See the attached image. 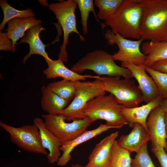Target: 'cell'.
Segmentation results:
<instances>
[{"instance_id":"6da1fadb","label":"cell","mask_w":167,"mask_h":167,"mask_svg":"<svg viewBox=\"0 0 167 167\" xmlns=\"http://www.w3.org/2000/svg\"><path fill=\"white\" fill-rule=\"evenodd\" d=\"M142 14V38L153 43L167 41V0H136Z\"/></svg>"},{"instance_id":"7a4b0ae2","label":"cell","mask_w":167,"mask_h":167,"mask_svg":"<svg viewBox=\"0 0 167 167\" xmlns=\"http://www.w3.org/2000/svg\"><path fill=\"white\" fill-rule=\"evenodd\" d=\"M142 14L141 6L136 0H122L115 13L105 21L111 32L126 38H142L140 25Z\"/></svg>"},{"instance_id":"3957f363","label":"cell","mask_w":167,"mask_h":167,"mask_svg":"<svg viewBox=\"0 0 167 167\" xmlns=\"http://www.w3.org/2000/svg\"><path fill=\"white\" fill-rule=\"evenodd\" d=\"M70 69L79 74L89 70L99 75L122 76L130 79L133 78L128 69L117 65L112 58V55L101 50H96L88 53L77 61Z\"/></svg>"},{"instance_id":"277c9868","label":"cell","mask_w":167,"mask_h":167,"mask_svg":"<svg viewBox=\"0 0 167 167\" xmlns=\"http://www.w3.org/2000/svg\"><path fill=\"white\" fill-rule=\"evenodd\" d=\"M123 107L112 94H104L89 101L83 113L84 118H88L92 123L98 120H104L108 125L123 127L129 124L122 113Z\"/></svg>"},{"instance_id":"5b68a950","label":"cell","mask_w":167,"mask_h":167,"mask_svg":"<svg viewBox=\"0 0 167 167\" xmlns=\"http://www.w3.org/2000/svg\"><path fill=\"white\" fill-rule=\"evenodd\" d=\"M75 97L71 103L58 114L68 121L84 118L83 110L88 102L99 95L105 94L101 77L92 81L75 82Z\"/></svg>"},{"instance_id":"8992f818","label":"cell","mask_w":167,"mask_h":167,"mask_svg":"<svg viewBox=\"0 0 167 167\" xmlns=\"http://www.w3.org/2000/svg\"><path fill=\"white\" fill-rule=\"evenodd\" d=\"M77 6L75 0L61 1L48 6L49 9L56 16L63 32V43L60 46V51L58 54V58L63 62L68 61V55L66 48L69 43V36L71 33L74 32L77 34L81 41L85 40L77 28L75 11Z\"/></svg>"},{"instance_id":"52a82bcc","label":"cell","mask_w":167,"mask_h":167,"mask_svg":"<svg viewBox=\"0 0 167 167\" xmlns=\"http://www.w3.org/2000/svg\"><path fill=\"white\" fill-rule=\"evenodd\" d=\"M101 79L105 91L112 94L123 107H137L143 101L142 92L134 80L109 76L101 77Z\"/></svg>"},{"instance_id":"ba28073f","label":"cell","mask_w":167,"mask_h":167,"mask_svg":"<svg viewBox=\"0 0 167 167\" xmlns=\"http://www.w3.org/2000/svg\"><path fill=\"white\" fill-rule=\"evenodd\" d=\"M0 126L9 133L11 142L23 151L48 155L42 145L40 130L35 124L15 127L0 121Z\"/></svg>"},{"instance_id":"9c48e42d","label":"cell","mask_w":167,"mask_h":167,"mask_svg":"<svg viewBox=\"0 0 167 167\" xmlns=\"http://www.w3.org/2000/svg\"><path fill=\"white\" fill-rule=\"evenodd\" d=\"M42 117L46 127L59 139L62 145L79 136L92 123L88 117L67 123L64 117L60 115L43 114Z\"/></svg>"},{"instance_id":"30bf717a","label":"cell","mask_w":167,"mask_h":167,"mask_svg":"<svg viewBox=\"0 0 167 167\" xmlns=\"http://www.w3.org/2000/svg\"><path fill=\"white\" fill-rule=\"evenodd\" d=\"M105 36L109 45L116 44L118 47V52L112 55L114 61L128 62L137 65H145L147 56L140 48L142 42L144 41L143 39L135 41L129 40L118 33H113L109 29L106 30Z\"/></svg>"},{"instance_id":"8fae6325","label":"cell","mask_w":167,"mask_h":167,"mask_svg":"<svg viewBox=\"0 0 167 167\" xmlns=\"http://www.w3.org/2000/svg\"><path fill=\"white\" fill-rule=\"evenodd\" d=\"M121 66L128 69L133 77L138 82L139 87L143 94V101L147 103L159 96L155 82L146 72L145 65H137L131 63L123 62H122Z\"/></svg>"},{"instance_id":"7c38bea8","label":"cell","mask_w":167,"mask_h":167,"mask_svg":"<svg viewBox=\"0 0 167 167\" xmlns=\"http://www.w3.org/2000/svg\"><path fill=\"white\" fill-rule=\"evenodd\" d=\"M118 135V131L112 133L98 143L89 155L88 162L84 167H110L112 145Z\"/></svg>"},{"instance_id":"4fadbf2b","label":"cell","mask_w":167,"mask_h":167,"mask_svg":"<svg viewBox=\"0 0 167 167\" xmlns=\"http://www.w3.org/2000/svg\"><path fill=\"white\" fill-rule=\"evenodd\" d=\"M164 115V112L159 105L151 111L147 121V124L152 145H159L167 151V133Z\"/></svg>"},{"instance_id":"5bb4252c","label":"cell","mask_w":167,"mask_h":167,"mask_svg":"<svg viewBox=\"0 0 167 167\" xmlns=\"http://www.w3.org/2000/svg\"><path fill=\"white\" fill-rule=\"evenodd\" d=\"M122 127L109 125L107 124H101L97 128L92 130H86L75 139L63 144L60 148L62 154L57 162L58 165L61 166L65 165L71 158V152L78 145L110 129H120Z\"/></svg>"},{"instance_id":"9a60e30c","label":"cell","mask_w":167,"mask_h":167,"mask_svg":"<svg viewBox=\"0 0 167 167\" xmlns=\"http://www.w3.org/2000/svg\"><path fill=\"white\" fill-rule=\"evenodd\" d=\"M45 30V28L40 24L35 25L28 29L20 38L18 44L27 43L29 46V52L24 57L22 61L24 64L33 54L42 56L46 62L51 60L46 51V45L42 42L39 36L41 32Z\"/></svg>"},{"instance_id":"2e32d148","label":"cell","mask_w":167,"mask_h":167,"mask_svg":"<svg viewBox=\"0 0 167 167\" xmlns=\"http://www.w3.org/2000/svg\"><path fill=\"white\" fill-rule=\"evenodd\" d=\"M33 122L40 130L43 146L49 151L47 156L48 162L51 164L57 162L61 155L60 148L62 145L61 143L47 128L42 118H35Z\"/></svg>"},{"instance_id":"e0dca14e","label":"cell","mask_w":167,"mask_h":167,"mask_svg":"<svg viewBox=\"0 0 167 167\" xmlns=\"http://www.w3.org/2000/svg\"><path fill=\"white\" fill-rule=\"evenodd\" d=\"M129 134L122 135L117 140L118 144L130 153L138 152L146 143L151 140V136L143 126L135 123Z\"/></svg>"},{"instance_id":"ac0fdd59","label":"cell","mask_w":167,"mask_h":167,"mask_svg":"<svg viewBox=\"0 0 167 167\" xmlns=\"http://www.w3.org/2000/svg\"><path fill=\"white\" fill-rule=\"evenodd\" d=\"M163 99L162 97L159 96L153 101L140 106L132 108L123 107L122 112L131 128L135 123H139L149 132L147 124V118L151 111L160 105Z\"/></svg>"},{"instance_id":"d6986e66","label":"cell","mask_w":167,"mask_h":167,"mask_svg":"<svg viewBox=\"0 0 167 167\" xmlns=\"http://www.w3.org/2000/svg\"><path fill=\"white\" fill-rule=\"evenodd\" d=\"M63 62L59 58L56 60L51 59L47 62L48 67L43 71L46 78L50 79L60 77L63 78V79L76 82L80 80H85L88 78L96 79L100 77L99 76L79 74L66 67Z\"/></svg>"},{"instance_id":"ffe728a7","label":"cell","mask_w":167,"mask_h":167,"mask_svg":"<svg viewBox=\"0 0 167 167\" xmlns=\"http://www.w3.org/2000/svg\"><path fill=\"white\" fill-rule=\"evenodd\" d=\"M42 21L35 17L25 18H15L7 23L6 29L9 38L12 41L15 48L16 42L24 35L29 28L35 25H40Z\"/></svg>"},{"instance_id":"44dd1931","label":"cell","mask_w":167,"mask_h":167,"mask_svg":"<svg viewBox=\"0 0 167 167\" xmlns=\"http://www.w3.org/2000/svg\"><path fill=\"white\" fill-rule=\"evenodd\" d=\"M42 96L41 105L42 109L49 114H58L68 105V102L43 86L41 88Z\"/></svg>"},{"instance_id":"7402d4cb","label":"cell","mask_w":167,"mask_h":167,"mask_svg":"<svg viewBox=\"0 0 167 167\" xmlns=\"http://www.w3.org/2000/svg\"><path fill=\"white\" fill-rule=\"evenodd\" d=\"M141 49L147 56L146 66L150 67L157 61L167 59V41L153 43L147 41L143 43Z\"/></svg>"},{"instance_id":"603a6c76","label":"cell","mask_w":167,"mask_h":167,"mask_svg":"<svg viewBox=\"0 0 167 167\" xmlns=\"http://www.w3.org/2000/svg\"><path fill=\"white\" fill-rule=\"evenodd\" d=\"M0 6L4 15L2 21L0 24V31L4 29L7 23L13 19L25 18L35 17L36 15L32 9L28 8L23 10H17L10 6L6 0H0Z\"/></svg>"},{"instance_id":"cb8c5ba5","label":"cell","mask_w":167,"mask_h":167,"mask_svg":"<svg viewBox=\"0 0 167 167\" xmlns=\"http://www.w3.org/2000/svg\"><path fill=\"white\" fill-rule=\"evenodd\" d=\"M75 82L62 79L48 84L46 87L69 103L75 95Z\"/></svg>"},{"instance_id":"d4e9b609","label":"cell","mask_w":167,"mask_h":167,"mask_svg":"<svg viewBox=\"0 0 167 167\" xmlns=\"http://www.w3.org/2000/svg\"><path fill=\"white\" fill-rule=\"evenodd\" d=\"M122 0H95L94 5L99 9L98 19L106 21L116 12Z\"/></svg>"},{"instance_id":"484cf974","label":"cell","mask_w":167,"mask_h":167,"mask_svg":"<svg viewBox=\"0 0 167 167\" xmlns=\"http://www.w3.org/2000/svg\"><path fill=\"white\" fill-rule=\"evenodd\" d=\"M112 158L110 167H131L130 153L121 147L115 140L112 147Z\"/></svg>"},{"instance_id":"4316f807","label":"cell","mask_w":167,"mask_h":167,"mask_svg":"<svg viewBox=\"0 0 167 167\" xmlns=\"http://www.w3.org/2000/svg\"><path fill=\"white\" fill-rule=\"evenodd\" d=\"M78 6L81 15V23L84 34L88 32V20L90 13L92 11L95 17L100 22L96 14L92 0H75Z\"/></svg>"},{"instance_id":"83f0119b","label":"cell","mask_w":167,"mask_h":167,"mask_svg":"<svg viewBox=\"0 0 167 167\" xmlns=\"http://www.w3.org/2000/svg\"><path fill=\"white\" fill-rule=\"evenodd\" d=\"M146 71L151 76L157 87L159 96L163 99H167V74L145 66Z\"/></svg>"},{"instance_id":"f1b7e54d","label":"cell","mask_w":167,"mask_h":167,"mask_svg":"<svg viewBox=\"0 0 167 167\" xmlns=\"http://www.w3.org/2000/svg\"><path fill=\"white\" fill-rule=\"evenodd\" d=\"M147 143H145L131 159V167H155L148 154Z\"/></svg>"},{"instance_id":"f546056e","label":"cell","mask_w":167,"mask_h":167,"mask_svg":"<svg viewBox=\"0 0 167 167\" xmlns=\"http://www.w3.org/2000/svg\"><path fill=\"white\" fill-rule=\"evenodd\" d=\"M164 148L158 145H152V151L159 162L161 167H167V153Z\"/></svg>"},{"instance_id":"4dcf8cb0","label":"cell","mask_w":167,"mask_h":167,"mask_svg":"<svg viewBox=\"0 0 167 167\" xmlns=\"http://www.w3.org/2000/svg\"><path fill=\"white\" fill-rule=\"evenodd\" d=\"M0 50L9 51L15 53V48L11 40L10 39L7 33L0 31Z\"/></svg>"},{"instance_id":"1f68e13d","label":"cell","mask_w":167,"mask_h":167,"mask_svg":"<svg viewBox=\"0 0 167 167\" xmlns=\"http://www.w3.org/2000/svg\"><path fill=\"white\" fill-rule=\"evenodd\" d=\"M150 67L154 70L167 74V59L157 61L154 62Z\"/></svg>"},{"instance_id":"d6a6232c","label":"cell","mask_w":167,"mask_h":167,"mask_svg":"<svg viewBox=\"0 0 167 167\" xmlns=\"http://www.w3.org/2000/svg\"><path fill=\"white\" fill-rule=\"evenodd\" d=\"M159 106L165 113H167V99H163Z\"/></svg>"},{"instance_id":"836d02e7","label":"cell","mask_w":167,"mask_h":167,"mask_svg":"<svg viewBox=\"0 0 167 167\" xmlns=\"http://www.w3.org/2000/svg\"><path fill=\"white\" fill-rule=\"evenodd\" d=\"M164 119L165 125L166 130L167 133V113H165Z\"/></svg>"},{"instance_id":"e575fe53","label":"cell","mask_w":167,"mask_h":167,"mask_svg":"<svg viewBox=\"0 0 167 167\" xmlns=\"http://www.w3.org/2000/svg\"><path fill=\"white\" fill-rule=\"evenodd\" d=\"M71 167H84L82 166L81 165L79 164H77L76 165H72Z\"/></svg>"},{"instance_id":"d590c367","label":"cell","mask_w":167,"mask_h":167,"mask_svg":"<svg viewBox=\"0 0 167 167\" xmlns=\"http://www.w3.org/2000/svg\"><path fill=\"white\" fill-rule=\"evenodd\" d=\"M166 142H167V139H166Z\"/></svg>"}]
</instances>
